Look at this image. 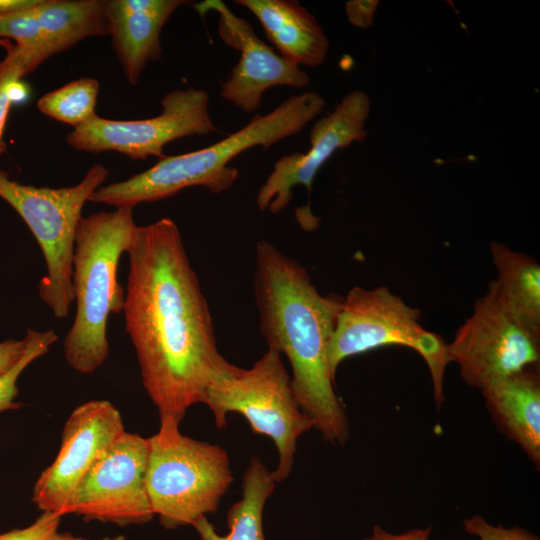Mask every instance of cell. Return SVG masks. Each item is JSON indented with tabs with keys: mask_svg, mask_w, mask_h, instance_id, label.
<instances>
[{
	"mask_svg": "<svg viewBox=\"0 0 540 540\" xmlns=\"http://www.w3.org/2000/svg\"><path fill=\"white\" fill-rule=\"evenodd\" d=\"M126 253L122 311L142 384L160 418L181 422L232 364L218 350L210 309L177 224L162 218L138 226Z\"/></svg>",
	"mask_w": 540,
	"mask_h": 540,
	"instance_id": "obj_1",
	"label": "cell"
},
{
	"mask_svg": "<svg viewBox=\"0 0 540 540\" xmlns=\"http://www.w3.org/2000/svg\"><path fill=\"white\" fill-rule=\"evenodd\" d=\"M254 296L262 335L290 363L301 410L325 441L345 444L349 420L328 366L343 299L321 295L306 268L266 240L255 248Z\"/></svg>",
	"mask_w": 540,
	"mask_h": 540,
	"instance_id": "obj_2",
	"label": "cell"
},
{
	"mask_svg": "<svg viewBox=\"0 0 540 540\" xmlns=\"http://www.w3.org/2000/svg\"><path fill=\"white\" fill-rule=\"evenodd\" d=\"M324 106L325 99L316 92L291 96L270 113L256 114L243 128L211 146L180 155H165L154 166L129 179L100 186L89 201L134 208L193 186L221 193L238 178L237 168L229 165L233 158L254 146L267 150L299 133Z\"/></svg>",
	"mask_w": 540,
	"mask_h": 540,
	"instance_id": "obj_3",
	"label": "cell"
},
{
	"mask_svg": "<svg viewBox=\"0 0 540 540\" xmlns=\"http://www.w3.org/2000/svg\"><path fill=\"white\" fill-rule=\"evenodd\" d=\"M137 227L132 207L82 216L77 224L72 260L76 313L63 348L66 362L79 373L95 372L109 355V316L122 311L125 298L118 265Z\"/></svg>",
	"mask_w": 540,
	"mask_h": 540,
	"instance_id": "obj_4",
	"label": "cell"
},
{
	"mask_svg": "<svg viewBox=\"0 0 540 540\" xmlns=\"http://www.w3.org/2000/svg\"><path fill=\"white\" fill-rule=\"evenodd\" d=\"M179 425L160 418L158 432L147 438V492L165 529L192 526L215 513L234 480L226 450L183 435Z\"/></svg>",
	"mask_w": 540,
	"mask_h": 540,
	"instance_id": "obj_5",
	"label": "cell"
},
{
	"mask_svg": "<svg viewBox=\"0 0 540 540\" xmlns=\"http://www.w3.org/2000/svg\"><path fill=\"white\" fill-rule=\"evenodd\" d=\"M203 404L211 410L217 428L227 425L228 413H239L255 434L272 439L278 452L275 482L286 480L294 464L299 437L314 428L300 408L291 387L282 354L273 346L244 369L232 364L206 390Z\"/></svg>",
	"mask_w": 540,
	"mask_h": 540,
	"instance_id": "obj_6",
	"label": "cell"
},
{
	"mask_svg": "<svg viewBox=\"0 0 540 540\" xmlns=\"http://www.w3.org/2000/svg\"><path fill=\"white\" fill-rule=\"evenodd\" d=\"M108 174V168L97 163L78 184L49 188L21 184L0 170V198L20 215L41 248L47 272L38 292L57 319L66 318L74 302L72 260L77 224L85 203Z\"/></svg>",
	"mask_w": 540,
	"mask_h": 540,
	"instance_id": "obj_7",
	"label": "cell"
},
{
	"mask_svg": "<svg viewBox=\"0 0 540 540\" xmlns=\"http://www.w3.org/2000/svg\"><path fill=\"white\" fill-rule=\"evenodd\" d=\"M386 345H402L416 351L430 371L437 406L445 400L443 382L450 363L443 338L420 324V312L381 286L353 287L342 300L328 347V366L335 379L348 357Z\"/></svg>",
	"mask_w": 540,
	"mask_h": 540,
	"instance_id": "obj_8",
	"label": "cell"
},
{
	"mask_svg": "<svg viewBox=\"0 0 540 540\" xmlns=\"http://www.w3.org/2000/svg\"><path fill=\"white\" fill-rule=\"evenodd\" d=\"M449 362L471 387L490 383L527 366L539 364L540 336L523 325L507 307L495 281L475 304L469 318L447 344Z\"/></svg>",
	"mask_w": 540,
	"mask_h": 540,
	"instance_id": "obj_9",
	"label": "cell"
},
{
	"mask_svg": "<svg viewBox=\"0 0 540 540\" xmlns=\"http://www.w3.org/2000/svg\"><path fill=\"white\" fill-rule=\"evenodd\" d=\"M209 95L196 88L173 90L162 100V112L143 120H111L95 114L66 136L73 148L90 153L116 151L131 159L164 157V146L176 139L216 131Z\"/></svg>",
	"mask_w": 540,
	"mask_h": 540,
	"instance_id": "obj_10",
	"label": "cell"
},
{
	"mask_svg": "<svg viewBox=\"0 0 540 540\" xmlns=\"http://www.w3.org/2000/svg\"><path fill=\"white\" fill-rule=\"evenodd\" d=\"M147 464L148 439L125 431L82 478L67 514L121 527L148 523L154 514L147 492Z\"/></svg>",
	"mask_w": 540,
	"mask_h": 540,
	"instance_id": "obj_11",
	"label": "cell"
},
{
	"mask_svg": "<svg viewBox=\"0 0 540 540\" xmlns=\"http://www.w3.org/2000/svg\"><path fill=\"white\" fill-rule=\"evenodd\" d=\"M125 432L119 410L108 400H90L69 415L53 462L38 477L32 501L42 512L67 515L70 500L85 474Z\"/></svg>",
	"mask_w": 540,
	"mask_h": 540,
	"instance_id": "obj_12",
	"label": "cell"
},
{
	"mask_svg": "<svg viewBox=\"0 0 540 540\" xmlns=\"http://www.w3.org/2000/svg\"><path fill=\"white\" fill-rule=\"evenodd\" d=\"M370 112L369 97L362 91L346 94L333 111L319 118L310 133V149L279 158L260 187L256 203L260 211L279 213L292 199V189L304 185L310 194L322 165L339 149L365 139Z\"/></svg>",
	"mask_w": 540,
	"mask_h": 540,
	"instance_id": "obj_13",
	"label": "cell"
},
{
	"mask_svg": "<svg viewBox=\"0 0 540 540\" xmlns=\"http://www.w3.org/2000/svg\"><path fill=\"white\" fill-rule=\"evenodd\" d=\"M204 16L215 11L219 15L220 38L240 52V60L221 85V97L238 109L253 113L261 105L264 92L273 86L306 87L310 78L300 66L286 60L265 44L252 25L234 14L220 0H206L193 5Z\"/></svg>",
	"mask_w": 540,
	"mask_h": 540,
	"instance_id": "obj_14",
	"label": "cell"
},
{
	"mask_svg": "<svg viewBox=\"0 0 540 540\" xmlns=\"http://www.w3.org/2000/svg\"><path fill=\"white\" fill-rule=\"evenodd\" d=\"M184 0H106L112 44L125 76L136 85L149 62L160 60V34Z\"/></svg>",
	"mask_w": 540,
	"mask_h": 540,
	"instance_id": "obj_15",
	"label": "cell"
},
{
	"mask_svg": "<svg viewBox=\"0 0 540 540\" xmlns=\"http://www.w3.org/2000/svg\"><path fill=\"white\" fill-rule=\"evenodd\" d=\"M498 429L540 468V369L527 366L480 390Z\"/></svg>",
	"mask_w": 540,
	"mask_h": 540,
	"instance_id": "obj_16",
	"label": "cell"
},
{
	"mask_svg": "<svg viewBox=\"0 0 540 540\" xmlns=\"http://www.w3.org/2000/svg\"><path fill=\"white\" fill-rule=\"evenodd\" d=\"M252 12L286 60L317 67L327 56L329 41L315 16L296 0H236Z\"/></svg>",
	"mask_w": 540,
	"mask_h": 540,
	"instance_id": "obj_17",
	"label": "cell"
},
{
	"mask_svg": "<svg viewBox=\"0 0 540 540\" xmlns=\"http://www.w3.org/2000/svg\"><path fill=\"white\" fill-rule=\"evenodd\" d=\"M498 272L495 280L500 296L517 319L540 336V266L532 256L506 245H490Z\"/></svg>",
	"mask_w": 540,
	"mask_h": 540,
	"instance_id": "obj_18",
	"label": "cell"
},
{
	"mask_svg": "<svg viewBox=\"0 0 540 540\" xmlns=\"http://www.w3.org/2000/svg\"><path fill=\"white\" fill-rule=\"evenodd\" d=\"M34 11L47 43L57 53L85 38L110 33L106 0H40Z\"/></svg>",
	"mask_w": 540,
	"mask_h": 540,
	"instance_id": "obj_19",
	"label": "cell"
},
{
	"mask_svg": "<svg viewBox=\"0 0 540 540\" xmlns=\"http://www.w3.org/2000/svg\"><path fill=\"white\" fill-rule=\"evenodd\" d=\"M275 485L272 472L258 457H252L243 476L242 498L227 513L229 533L219 534L206 516L199 518L192 526L201 540H266L263 512Z\"/></svg>",
	"mask_w": 540,
	"mask_h": 540,
	"instance_id": "obj_20",
	"label": "cell"
},
{
	"mask_svg": "<svg viewBox=\"0 0 540 540\" xmlns=\"http://www.w3.org/2000/svg\"><path fill=\"white\" fill-rule=\"evenodd\" d=\"M98 92L99 82L83 77L44 94L37 106L43 114L77 128L96 114Z\"/></svg>",
	"mask_w": 540,
	"mask_h": 540,
	"instance_id": "obj_21",
	"label": "cell"
},
{
	"mask_svg": "<svg viewBox=\"0 0 540 540\" xmlns=\"http://www.w3.org/2000/svg\"><path fill=\"white\" fill-rule=\"evenodd\" d=\"M52 52L43 48L13 45L0 61V157L5 151L3 141L6 120L11 105V88L25 75L34 71Z\"/></svg>",
	"mask_w": 540,
	"mask_h": 540,
	"instance_id": "obj_22",
	"label": "cell"
},
{
	"mask_svg": "<svg viewBox=\"0 0 540 540\" xmlns=\"http://www.w3.org/2000/svg\"><path fill=\"white\" fill-rule=\"evenodd\" d=\"M24 339L26 346L21 358L10 369L0 373V412L21 407V403L15 401L19 392L17 381L20 375L33 361L50 350L58 340V336L53 329L45 331L28 329Z\"/></svg>",
	"mask_w": 540,
	"mask_h": 540,
	"instance_id": "obj_23",
	"label": "cell"
},
{
	"mask_svg": "<svg viewBox=\"0 0 540 540\" xmlns=\"http://www.w3.org/2000/svg\"><path fill=\"white\" fill-rule=\"evenodd\" d=\"M34 6L0 14V39L10 38L16 45L43 48L55 55L57 52L47 43Z\"/></svg>",
	"mask_w": 540,
	"mask_h": 540,
	"instance_id": "obj_24",
	"label": "cell"
},
{
	"mask_svg": "<svg viewBox=\"0 0 540 540\" xmlns=\"http://www.w3.org/2000/svg\"><path fill=\"white\" fill-rule=\"evenodd\" d=\"M463 529L478 540H540L524 528L493 525L480 514L463 519Z\"/></svg>",
	"mask_w": 540,
	"mask_h": 540,
	"instance_id": "obj_25",
	"label": "cell"
},
{
	"mask_svg": "<svg viewBox=\"0 0 540 540\" xmlns=\"http://www.w3.org/2000/svg\"><path fill=\"white\" fill-rule=\"evenodd\" d=\"M60 516L42 512L29 526L0 534V540H51L58 532Z\"/></svg>",
	"mask_w": 540,
	"mask_h": 540,
	"instance_id": "obj_26",
	"label": "cell"
},
{
	"mask_svg": "<svg viewBox=\"0 0 540 540\" xmlns=\"http://www.w3.org/2000/svg\"><path fill=\"white\" fill-rule=\"evenodd\" d=\"M379 6L378 0H350L345 4L348 21L355 27L366 29L373 22Z\"/></svg>",
	"mask_w": 540,
	"mask_h": 540,
	"instance_id": "obj_27",
	"label": "cell"
},
{
	"mask_svg": "<svg viewBox=\"0 0 540 540\" xmlns=\"http://www.w3.org/2000/svg\"><path fill=\"white\" fill-rule=\"evenodd\" d=\"M432 527L413 528L404 533H391L379 525L372 527L370 535L363 540H429Z\"/></svg>",
	"mask_w": 540,
	"mask_h": 540,
	"instance_id": "obj_28",
	"label": "cell"
},
{
	"mask_svg": "<svg viewBox=\"0 0 540 540\" xmlns=\"http://www.w3.org/2000/svg\"><path fill=\"white\" fill-rule=\"evenodd\" d=\"M25 339H8L0 342V373L15 365L24 353Z\"/></svg>",
	"mask_w": 540,
	"mask_h": 540,
	"instance_id": "obj_29",
	"label": "cell"
},
{
	"mask_svg": "<svg viewBox=\"0 0 540 540\" xmlns=\"http://www.w3.org/2000/svg\"><path fill=\"white\" fill-rule=\"evenodd\" d=\"M40 0H0V14L26 9L36 5Z\"/></svg>",
	"mask_w": 540,
	"mask_h": 540,
	"instance_id": "obj_30",
	"label": "cell"
},
{
	"mask_svg": "<svg viewBox=\"0 0 540 540\" xmlns=\"http://www.w3.org/2000/svg\"><path fill=\"white\" fill-rule=\"evenodd\" d=\"M51 540H90V539H87V538H84V537H80V536H74L70 533H67V532H57ZM99 540H126L125 536L123 535H117V536H113V537H104L102 539H99Z\"/></svg>",
	"mask_w": 540,
	"mask_h": 540,
	"instance_id": "obj_31",
	"label": "cell"
},
{
	"mask_svg": "<svg viewBox=\"0 0 540 540\" xmlns=\"http://www.w3.org/2000/svg\"><path fill=\"white\" fill-rule=\"evenodd\" d=\"M0 47H3L6 51L13 47V44L7 39H0Z\"/></svg>",
	"mask_w": 540,
	"mask_h": 540,
	"instance_id": "obj_32",
	"label": "cell"
}]
</instances>
